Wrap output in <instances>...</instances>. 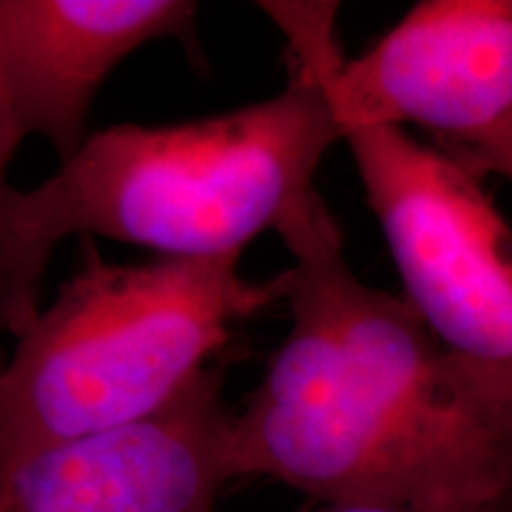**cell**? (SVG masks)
Wrapping results in <instances>:
<instances>
[{"label": "cell", "mask_w": 512, "mask_h": 512, "mask_svg": "<svg viewBox=\"0 0 512 512\" xmlns=\"http://www.w3.org/2000/svg\"><path fill=\"white\" fill-rule=\"evenodd\" d=\"M280 240L292 328L230 413V479L268 477L318 503L512 512V389L446 351L406 299L356 278L313 195Z\"/></svg>", "instance_id": "cell-1"}, {"label": "cell", "mask_w": 512, "mask_h": 512, "mask_svg": "<svg viewBox=\"0 0 512 512\" xmlns=\"http://www.w3.org/2000/svg\"><path fill=\"white\" fill-rule=\"evenodd\" d=\"M337 143L323 86L290 60L285 91L268 100L98 131L53 176L19 190L17 219L43 266L67 238L126 242L157 259H240L316 195L313 176Z\"/></svg>", "instance_id": "cell-2"}, {"label": "cell", "mask_w": 512, "mask_h": 512, "mask_svg": "<svg viewBox=\"0 0 512 512\" xmlns=\"http://www.w3.org/2000/svg\"><path fill=\"white\" fill-rule=\"evenodd\" d=\"M280 302L240 259L81 264L0 363V470L67 441L136 425L214 363L240 320Z\"/></svg>", "instance_id": "cell-3"}, {"label": "cell", "mask_w": 512, "mask_h": 512, "mask_svg": "<svg viewBox=\"0 0 512 512\" xmlns=\"http://www.w3.org/2000/svg\"><path fill=\"white\" fill-rule=\"evenodd\" d=\"M342 143L406 304L441 347L512 389V226L482 178L406 128L351 126Z\"/></svg>", "instance_id": "cell-4"}, {"label": "cell", "mask_w": 512, "mask_h": 512, "mask_svg": "<svg viewBox=\"0 0 512 512\" xmlns=\"http://www.w3.org/2000/svg\"><path fill=\"white\" fill-rule=\"evenodd\" d=\"M290 60L316 74L339 128L415 124L451 159L512 119V0H425L344 60L337 3H261Z\"/></svg>", "instance_id": "cell-5"}, {"label": "cell", "mask_w": 512, "mask_h": 512, "mask_svg": "<svg viewBox=\"0 0 512 512\" xmlns=\"http://www.w3.org/2000/svg\"><path fill=\"white\" fill-rule=\"evenodd\" d=\"M223 377L214 361L162 413L0 470V512H216L230 482Z\"/></svg>", "instance_id": "cell-6"}, {"label": "cell", "mask_w": 512, "mask_h": 512, "mask_svg": "<svg viewBox=\"0 0 512 512\" xmlns=\"http://www.w3.org/2000/svg\"><path fill=\"white\" fill-rule=\"evenodd\" d=\"M200 5L185 0H0V102L22 140L76 155L95 95L147 43L195 48Z\"/></svg>", "instance_id": "cell-7"}, {"label": "cell", "mask_w": 512, "mask_h": 512, "mask_svg": "<svg viewBox=\"0 0 512 512\" xmlns=\"http://www.w3.org/2000/svg\"><path fill=\"white\" fill-rule=\"evenodd\" d=\"M24 140L0 102V339L19 337L41 311L46 268L31 254L17 219L19 188L10 183L8 171Z\"/></svg>", "instance_id": "cell-8"}, {"label": "cell", "mask_w": 512, "mask_h": 512, "mask_svg": "<svg viewBox=\"0 0 512 512\" xmlns=\"http://www.w3.org/2000/svg\"><path fill=\"white\" fill-rule=\"evenodd\" d=\"M458 164H463L465 169H470L472 174L479 178L496 174L512 181V119L489 140V143L477 147L472 155L460 159Z\"/></svg>", "instance_id": "cell-9"}, {"label": "cell", "mask_w": 512, "mask_h": 512, "mask_svg": "<svg viewBox=\"0 0 512 512\" xmlns=\"http://www.w3.org/2000/svg\"><path fill=\"white\" fill-rule=\"evenodd\" d=\"M297 512H415L406 508H392V505H373V503H318L309 501Z\"/></svg>", "instance_id": "cell-10"}]
</instances>
